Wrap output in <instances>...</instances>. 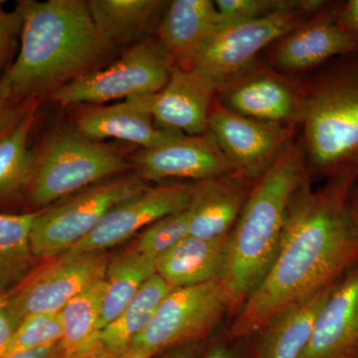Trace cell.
<instances>
[{"label":"cell","mask_w":358,"mask_h":358,"mask_svg":"<svg viewBox=\"0 0 358 358\" xmlns=\"http://www.w3.org/2000/svg\"><path fill=\"white\" fill-rule=\"evenodd\" d=\"M334 15L338 25L358 40V0L336 2Z\"/></svg>","instance_id":"35"},{"label":"cell","mask_w":358,"mask_h":358,"mask_svg":"<svg viewBox=\"0 0 358 358\" xmlns=\"http://www.w3.org/2000/svg\"><path fill=\"white\" fill-rule=\"evenodd\" d=\"M355 358H358V355H357V357H355Z\"/></svg>","instance_id":"41"},{"label":"cell","mask_w":358,"mask_h":358,"mask_svg":"<svg viewBox=\"0 0 358 358\" xmlns=\"http://www.w3.org/2000/svg\"><path fill=\"white\" fill-rule=\"evenodd\" d=\"M336 284L320 289L273 320L263 329L259 358H300Z\"/></svg>","instance_id":"23"},{"label":"cell","mask_w":358,"mask_h":358,"mask_svg":"<svg viewBox=\"0 0 358 358\" xmlns=\"http://www.w3.org/2000/svg\"><path fill=\"white\" fill-rule=\"evenodd\" d=\"M145 188L141 178L115 179L91 186L38 212L30 233L33 255L49 259L69 251L95 229L110 209Z\"/></svg>","instance_id":"7"},{"label":"cell","mask_w":358,"mask_h":358,"mask_svg":"<svg viewBox=\"0 0 358 358\" xmlns=\"http://www.w3.org/2000/svg\"><path fill=\"white\" fill-rule=\"evenodd\" d=\"M152 357L154 355L147 352V350L129 346L126 352H122L121 355H117V357L110 358H152Z\"/></svg>","instance_id":"39"},{"label":"cell","mask_w":358,"mask_h":358,"mask_svg":"<svg viewBox=\"0 0 358 358\" xmlns=\"http://www.w3.org/2000/svg\"><path fill=\"white\" fill-rule=\"evenodd\" d=\"M217 100L250 119L296 128L303 114V85L256 61L218 87Z\"/></svg>","instance_id":"11"},{"label":"cell","mask_w":358,"mask_h":358,"mask_svg":"<svg viewBox=\"0 0 358 358\" xmlns=\"http://www.w3.org/2000/svg\"><path fill=\"white\" fill-rule=\"evenodd\" d=\"M355 176L327 179L313 190L310 178L291 205L267 274L237 313L232 338L263 331L278 315L338 282L358 265V237L348 210Z\"/></svg>","instance_id":"1"},{"label":"cell","mask_w":358,"mask_h":358,"mask_svg":"<svg viewBox=\"0 0 358 358\" xmlns=\"http://www.w3.org/2000/svg\"><path fill=\"white\" fill-rule=\"evenodd\" d=\"M189 228L190 213L187 208L159 219L141 231L134 246L141 253L157 259L189 236Z\"/></svg>","instance_id":"29"},{"label":"cell","mask_w":358,"mask_h":358,"mask_svg":"<svg viewBox=\"0 0 358 358\" xmlns=\"http://www.w3.org/2000/svg\"><path fill=\"white\" fill-rule=\"evenodd\" d=\"M214 2L224 23L230 24L265 17L298 6L300 0H216Z\"/></svg>","instance_id":"31"},{"label":"cell","mask_w":358,"mask_h":358,"mask_svg":"<svg viewBox=\"0 0 358 358\" xmlns=\"http://www.w3.org/2000/svg\"><path fill=\"white\" fill-rule=\"evenodd\" d=\"M78 134L94 141L115 138L150 150L178 138L180 131L157 126L133 99L85 110L78 117Z\"/></svg>","instance_id":"20"},{"label":"cell","mask_w":358,"mask_h":358,"mask_svg":"<svg viewBox=\"0 0 358 358\" xmlns=\"http://www.w3.org/2000/svg\"><path fill=\"white\" fill-rule=\"evenodd\" d=\"M301 85L300 143L308 173L358 178V54L334 59Z\"/></svg>","instance_id":"4"},{"label":"cell","mask_w":358,"mask_h":358,"mask_svg":"<svg viewBox=\"0 0 358 358\" xmlns=\"http://www.w3.org/2000/svg\"><path fill=\"white\" fill-rule=\"evenodd\" d=\"M33 103V101H16L11 93L10 85L6 74L0 78V138L22 119Z\"/></svg>","instance_id":"32"},{"label":"cell","mask_w":358,"mask_h":358,"mask_svg":"<svg viewBox=\"0 0 358 358\" xmlns=\"http://www.w3.org/2000/svg\"><path fill=\"white\" fill-rule=\"evenodd\" d=\"M310 174L300 143L289 141L252 187L224 248L217 281L238 313L274 261L289 205Z\"/></svg>","instance_id":"3"},{"label":"cell","mask_w":358,"mask_h":358,"mask_svg":"<svg viewBox=\"0 0 358 358\" xmlns=\"http://www.w3.org/2000/svg\"><path fill=\"white\" fill-rule=\"evenodd\" d=\"M357 355L358 265L336 282L300 358H355Z\"/></svg>","instance_id":"17"},{"label":"cell","mask_w":358,"mask_h":358,"mask_svg":"<svg viewBox=\"0 0 358 358\" xmlns=\"http://www.w3.org/2000/svg\"><path fill=\"white\" fill-rule=\"evenodd\" d=\"M218 87L211 78L192 68L173 67L166 86L157 93L129 99L136 101L159 128L201 136L208 131Z\"/></svg>","instance_id":"14"},{"label":"cell","mask_w":358,"mask_h":358,"mask_svg":"<svg viewBox=\"0 0 358 358\" xmlns=\"http://www.w3.org/2000/svg\"><path fill=\"white\" fill-rule=\"evenodd\" d=\"M109 261L105 252L67 251L46 259L9 292L11 305L21 320L60 313L73 298L105 279Z\"/></svg>","instance_id":"10"},{"label":"cell","mask_w":358,"mask_h":358,"mask_svg":"<svg viewBox=\"0 0 358 358\" xmlns=\"http://www.w3.org/2000/svg\"><path fill=\"white\" fill-rule=\"evenodd\" d=\"M230 312L229 301L218 281L174 288L157 308L147 329L131 343L157 355L197 343Z\"/></svg>","instance_id":"9"},{"label":"cell","mask_w":358,"mask_h":358,"mask_svg":"<svg viewBox=\"0 0 358 358\" xmlns=\"http://www.w3.org/2000/svg\"><path fill=\"white\" fill-rule=\"evenodd\" d=\"M37 213L0 214V293L15 288L33 268L30 233Z\"/></svg>","instance_id":"28"},{"label":"cell","mask_w":358,"mask_h":358,"mask_svg":"<svg viewBox=\"0 0 358 358\" xmlns=\"http://www.w3.org/2000/svg\"><path fill=\"white\" fill-rule=\"evenodd\" d=\"M254 182L233 173L193 185L188 207L190 236L202 239L228 236L243 210Z\"/></svg>","instance_id":"19"},{"label":"cell","mask_w":358,"mask_h":358,"mask_svg":"<svg viewBox=\"0 0 358 358\" xmlns=\"http://www.w3.org/2000/svg\"><path fill=\"white\" fill-rule=\"evenodd\" d=\"M204 358H234L232 353L225 346H217L212 348L210 352L205 355Z\"/></svg>","instance_id":"40"},{"label":"cell","mask_w":358,"mask_h":358,"mask_svg":"<svg viewBox=\"0 0 358 358\" xmlns=\"http://www.w3.org/2000/svg\"><path fill=\"white\" fill-rule=\"evenodd\" d=\"M173 67L157 40H143L133 45L108 67L78 78L48 99L67 106L150 95L166 86Z\"/></svg>","instance_id":"8"},{"label":"cell","mask_w":358,"mask_h":358,"mask_svg":"<svg viewBox=\"0 0 358 358\" xmlns=\"http://www.w3.org/2000/svg\"><path fill=\"white\" fill-rule=\"evenodd\" d=\"M197 343L178 346V348L169 350L162 358H194L196 352Z\"/></svg>","instance_id":"38"},{"label":"cell","mask_w":358,"mask_h":358,"mask_svg":"<svg viewBox=\"0 0 358 358\" xmlns=\"http://www.w3.org/2000/svg\"><path fill=\"white\" fill-rule=\"evenodd\" d=\"M36 155L28 192L38 207L56 203L129 167L114 150L75 133L56 134Z\"/></svg>","instance_id":"5"},{"label":"cell","mask_w":358,"mask_h":358,"mask_svg":"<svg viewBox=\"0 0 358 358\" xmlns=\"http://www.w3.org/2000/svg\"><path fill=\"white\" fill-rule=\"evenodd\" d=\"M133 164L143 180L167 178L206 180L237 173L213 136H186L167 141L150 150H143L133 157Z\"/></svg>","instance_id":"16"},{"label":"cell","mask_w":358,"mask_h":358,"mask_svg":"<svg viewBox=\"0 0 358 358\" xmlns=\"http://www.w3.org/2000/svg\"><path fill=\"white\" fill-rule=\"evenodd\" d=\"M357 183H358V180H357Z\"/></svg>","instance_id":"42"},{"label":"cell","mask_w":358,"mask_h":358,"mask_svg":"<svg viewBox=\"0 0 358 358\" xmlns=\"http://www.w3.org/2000/svg\"><path fill=\"white\" fill-rule=\"evenodd\" d=\"M2 3L3 1H0V70L6 64L16 37L21 34L23 24L20 7L8 13L2 8Z\"/></svg>","instance_id":"33"},{"label":"cell","mask_w":358,"mask_h":358,"mask_svg":"<svg viewBox=\"0 0 358 358\" xmlns=\"http://www.w3.org/2000/svg\"><path fill=\"white\" fill-rule=\"evenodd\" d=\"M348 210L352 217L353 226L358 237V183H355L348 195Z\"/></svg>","instance_id":"37"},{"label":"cell","mask_w":358,"mask_h":358,"mask_svg":"<svg viewBox=\"0 0 358 358\" xmlns=\"http://www.w3.org/2000/svg\"><path fill=\"white\" fill-rule=\"evenodd\" d=\"M4 358H65L60 343L40 346L7 355Z\"/></svg>","instance_id":"36"},{"label":"cell","mask_w":358,"mask_h":358,"mask_svg":"<svg viewBox=\"0 0 358 358\" xmlns=\"http://www.w3.org/2000/svg\"><path fill=\"white\" fill-rule=\"evenodd\" d=\"M62 336L60 313L29 315L21 320L1 358L22 350L60 343Z\"/></svg>","instance_id":"30"},{"label":"cell","mask_w":358,"mask_h":358,"mask_svg":"<svg viewBox=\"0 0 358 358\" xmlns=\"http://www.w3.org/2000/svg\"><path fill=\"white\" fill-rule=\"evenodd\" d=\"M92 20L110 48L131 43L145 34L166 1L160 0H89Z\"/></svg>","instance_id":"24"},{"label":"cell","mask_w":358,"mask_h":358,"mask_svg":"<svg viewBox=\"0 0 358 358\" xmlns=\"http://www.w3.org/2000/svg\"><path fill=\"white\" fill-rule=\"evenodd\" d=\"M192 192L193 185L145 188L110 209L95 229L69 251L105 252L113 248L159 219L187 209Z\"/></svg>","instance_id":"13"},{"label":"cell","mask_w":358,"mask_h":358,"mask_svg":"<svg viewBox=\"0 0 358 358\" xmlns=\"http://www.w3.org/2000/svg\"><path fill=\"white\" fill-rule=\"evenodd\" d=\"M329 2L300 0L298 6L265 17L223 25L199 52L192 68L220 86L255 63L261 52L319 13Z\"/></svg>","instance_id":"6"},{"label":"cell","mask_w":358,"mask_h":358,"mask_svg":"<svg viewBox=\"0 0 358 358\" xmlns=\"http://www.w3.org/2000/svg\"><path fill=\"white\" fill-rule=\"evenodd\" d=\"M154 257L141 253L134 245L113 258L106 272V288L98 329L110 324L136 296L150 278L157 274Z\"/></svg>","instance_id":"25"},{"label":"cell","mask_w":358,"mask_h":358,"mask_svg":"<svg viewBox=\"0 0 358 358\" xmlns=\"http://www.w3.org/2000/svg\"><path fill=\"white\" fill-rule=\"evenodd\" d=\"M20 53L6 71L13 98L28 102L47 96L92 71L109 56L86 1H21Z\"/></svg>","instance_id":"2"},{"label":"cell","mask_w":358,"mask_h":358,"mask_svg":"<svg viewBox=\"0 0 358 358\" xmlns=\"http://www.w3.org/2000/svg\"><path fill=\"white\" fill-rule=\"evenodd\" d=\"M33 103L15 126L0 138V200L13 199L29 188L37 155L28 148L35 122Z\"/></svg>","instance_id":"27"},{"label":"cell","mask_w":358,"mask_h":358,"mask_svg":"<svg viewBox=\"0 0 358 358\" xmlns=\"http://www.w3.org/2000/svg\"><path fill=\"white\" fill-rule=\"evenodd\" d=\"M105 288V279L96 282L73 298L61 310L63 336L60 343L65 358L91 357L99 331Z\"/></svg>","instance_id":"26"},{"label":"cell","mask_w":358,"mask_h":358,"mask_svg":"<svg viewBox=\"0 0 358 358\" xmlns=\"http://www.w3.org/2000/svg\"><path fill=\"white\" fill-rule=\"evenodd\" d=\"M174 287L155 274L114 320L98 331L91 357L110 358L126 352L148 326L157 308Z\"/></svg>","instance_id":"21"},{"label":"cell","mask_w":358,"mask_h":358,"mask_svg":"<svg viewBox=\"0 0 358 358\" xmlns=\"http://www.w3.org/2000/svg\"><path fill=\"white\" fill-rule=\"evenodd\" d=\"M334 3L329 1L319 13L271 46L272 68L286 76L301 74L317 70L334 59L358 54V40L336 22Z\"/></svg>","instance_id":"15"},{"label":"cell","mask_w":358,"mask_h":358,"mask_svg":"<svg viewBox=\"0 0 358 358\" xmlns=\"http://www.w3.org/2000/svg\"><path fill=\"white\" fill-rule=\"evenodd\" d=\"M294 128L256 121L233 112L216 98L208 121L213 136L237 173L256 181L293 140Z\"/></svg>","instance_id":"12"},{"label":"cell","mask_w":358,"mask_h":358,"mask_svg":"<svg viewBox=\"0 0 358 358\" xmlns=\"http://www.w3.org/2000/svg\"><path fill=\"white\" fill-rule=\"evenodd\" d=\"M20 322V317L11 305L9 292L0 293V358L6 352Z\"/></svg>","instance_id":"34"},{"label":"cell","mask_w":358,"mask_h":358,"mask_svg":"<svg viewBox=\"0 0 358 358\" xmlns=\"http://www.w3.org/2000/svg\"><path fill=\"white\" fill-rule=\"evenodd\" d=\"M228 236H187L155 260L157 274L174 288L217 281Z\"/></svg>","instance_id":"22"},{"label":"cell","mask_w":358,"mask_h":358,"mask_svg":"<svg viewBox=\"0 0 358 358\" xmlns=\"http://www.w3.org/2000/svg\"><path fill=\"white\" fill-rule=\"evenodd\" d=\"M225 24L212 0H173L157 27V42L174 67L190 69L205 45Z\"/></svg>","instance_id":"18"}]
</instances>
